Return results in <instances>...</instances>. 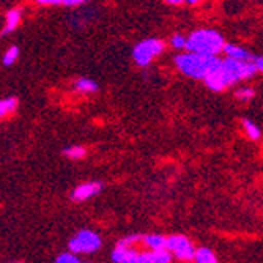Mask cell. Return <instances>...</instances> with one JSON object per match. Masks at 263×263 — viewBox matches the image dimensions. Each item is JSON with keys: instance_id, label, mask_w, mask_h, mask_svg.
Returning <instances> with one entry per match:
<instances>
[{"instance_id": "cell-1", "label": "cell", "mask_w": 263, "mask_h": 263, "mask_svg": "<svg viewBox=\"0 0 263 263\" xmlns=\"http://www.w3.org/2000/svg\"><path fill=\"white\" fill-rule=\"evenodd\" d=\"M255 65L254 62H238L232 59H218V62L214 63V66L208 71V74L205 76V84L210 90L213 91H222L224 88L249 79L251 76L255 74Z\"/></svg>"}, {"instance_id": "cell-2", "label": "cell", "mask_w": 263, "mask_h": 263, "mask_svg": "<svg viewBox=\"0 0 263 263\" xmlns=\"http://www.w3.org/2000/svg\"><path fill=\"white\" fill-rule=\"evenodd\" d=\"M226 41L221 33L210 29H200L189 35L187 38V52H196L206 57H216L221 51H224Z\"/></svg>"}, {"instance_id": "cell-3", "label": "cell", "mask_w": 263, "mask_h": 263, "mask_svg": "<svg viewBox=\"0 0 263 263\" xmlns=\"http://www.w3.org/2000/svg\"><path fill=\"white\" fill-rule=\"evenodd\" d=\"M174 62L184 76H189L193 79H205L208 71L218 62V57H206L196 52H186L177 55Z\"/></svg>"}, {"instance_id": "cell-4", "label": "cell", "mask_w": 263, "mask_h": 263, "mask_svg": "<svg viewBox=\"0 0 263 263\" xmlns=\"http://www.w3.org/2000/svg\"><path fill=\"white\" fill-rule=\"evenodd\" d=\"M101 238L98 233L91 230H81L78 232L68 243V249L71 254H91L97 252L101 248Z\"/></svg>"}, {"instance_id": "cell-5", "label": "cell", "mask_w": 263, "mask_h": 263, "mask_svg": "<svg viewBox=\"0 0 263 263\" xmlns=\"http://www.w3.org/2000/svg\"><path fill=\"white\" fill-rule=\"evenodd\" d=\"M164 51V41L150 38V40H143L140 41L133 51L134 62L137 66H148L153 59H156L161 52Z\"/></svg>"}, {"instance_id": "cell-6", "label": "cell", "mask_w": 263, "mask_h": 263, "mask_svg": "<svg viewBox=\"0 0 263 263\" xmlns=\"http://www.w3.org/2000/svg\"><path fill=\"white\" fill-rule=\"evenodd\" d=\"M165 249L181 261H191V260H194V255H196V248L193 241L183 235H172L167 238Z\"/></svg>"}, {"instance_id": "cell-7", "label": "cell", "mask_w": 263, "mask_h": 263, "mask_svg": "<svg viewBox=\"0 0 263 263\" xmlns=\"http://www.w3.org/2000/svg\"><path fill=\"white\" fill-rule=\"evenodd\" d=\"M101 189H103V184L100 181H87V183H82V184H79L73 191V193H71V200H74V202L88 200L93 196L100 194Z\"/></svg>"}, {"instance_id": "cell-8", "label": "cell", "mask_w": 263, "mask_h": 263, "mask_svg": "<svg viewBox=\"0 0 263 263\" xmlns=\"http://www.w3.org/2000/svg\"><path fill=\"white\" fill-rule=\"evenodd\" d=\"M224 52H226L227 59L238 60V62H254L255 60V57L248 49H245V47L238 46V44H232V43H226Z\"/></svg>"}, {"instance_id": "cell-9", "label": "cell", "mask_w": 263, "mask_h": 263, "mask_svg": "<svg viewBox=\"0 0 263 263\" xmlns=\"http://www.w3.org/2000/svg\"><path fill=\"white\" fill-rule=\"evenodd\" d=\"M139 252L136 248H120L117 246L112 252V261L114 263H136Z\"/></svg>"}, {"instance_id": "cell-10", "label": "cell", "mask_w": 263, "mask_h": 263, "mask_svg": "<svg viewBox=\"0 0 263 263\" xmlns=\"http://www.w3.org/2000/svg\"><path fill=\"white\" fill-rule=\"evenodd\" d=\"M142 245L148 248V251H164L167 248V238L162 235H145L142 240Z\"/></svg>"}, {"instance_id": "cell-11", "label": "cell", "mask_w": 263, "mask_h": 263, "mask_svg": "<svg viewBox=\"0 0 263 263\" xmlns=\"http://www.w3.org/2000/svg\"><path fill=\"white\" fill-rule=\"evenodd\" d=\"M21 17H22V10L21 8L10 10L7 13V17H5V27L2 30V35H8L13 30H16V27L19 26V22H21Z\"/></svg>"}, {"instance_id": "cell-12", "label": "cell", "mask_w": 263, "mask_h": 263, "mask_svg": "<svg viewBox=\"0 0 263 263\" xmlns=\"http://www.w3.org/2000/svg\"><path fill=\"white\" fill-rule=\"evenodd\" d=\"M74 88L79 91V93H84V95H88V93H95L98 91V84L91 81V79H87V78H81L74 82Z\"/></svg>"}, {"instance_id": "cell-13", "label": "cell", "mask_w": 263, "mask_h": 263, "mask_svg": "<svg viewBox=\"0 0 263 263\" xmlns=\"http://www.w3.org/2000/svg\"><path fill=\"white\" fill-rule=\"evenodd\" d=\"M194 261L196 263H218V258H216V255H214V252L211 249L199 248V249H196Z\"/></svg>"}, {"instance_id": "cell-14", "label": "cell", "mask_w": 263, "mask_h": 263, "mask_svg": "<svg viewBox=\"0 0 263 263\" xmlns=\"http://www.w3.org/2000/svg\"><path fill=\"white\" fill-rule=\"evenodd\" d=\"M243 128H245L246 136H248L251 140H258V139H260V136H261L260 128H258L255 123H252L251 120H248V118H245V120H243Z\"/></svg>"}, {"instance_id": "cell-15", "label": "cell", "mask_w": 263, "mask_h": 263, "mask_svg": "<svg viewBox=\"0 0 263 263\" xmlns=\"http://www.w3.org/2000/svg\"><path fill=\"white\" fill-rule=\"evenodd\" d=\"M17 107V100L16 98H7V100H0V118L14 112Z\"/></svg>"}, {"instance_id": "cell-16", "label": "cell", "mask_w": 263, "mask_h": 263, "mask_svg": "<svg viewBox=\"0 0 263 263\" xmlns=\"http://www.w3.org/2000/svg\"><path fill=\"white\" fill-rule=\"evenodd\" d=\"M63 155L69 159H82L87 155V150L84 147L74 145V147H68L63 150Z\"/></svg>"}, {"instance_id": "cell-17", "label": "cell", "mask_w": 263, "mask_h": 263, "mask_svg": "<svg viewBox=\"0 0 263 263\" xmlns=\"http://www.w3.org/2000/svg\"><path fill=\"white\" fill-rule=\"evenodd\" d=\"M142 240H143V236H140V235H131V236L122 238V240L117 243V246H120V248H136V245L142 243Z\"/></svg>"}, {"instance_id": "cell-18", "label": "cell", "mask_w": 263, "mask_h": 263, "mask_svg": "<svg viewBox=\"0 0 263 263\" xmlns=\"http://www.w3.org/2000/svg\"><path fill=\"white\" fill-rule=\"evenodd\" d=\"M254 95H255V91L251 87H241L235 91V97L238 101H249L254 98Z\"/></svg>"}, {"instance_id": "cell-19", "label": "cell", "mask_w": 263, "mask_h": 263, "mask_svg": "<svg viewBox=\"0 0 263 263\" xmlns=\"http://www.w3.org/2000/svg\"><path fill=\"white\" fill-rule=\"evenodd\" d=\"M17 57H19V49H17L16 46H11L10 49L5 52V55H4V65L5 66H11L17 60Z\"/></svg>"}, {"instance_id": "cell-20", "label": "cell", "mask_w": 263, "mask_h": 263, "mask_svg": "<svg viewBox=\"0 0 263 263\" xmlns=\"http://www.w3.org/2000/svg\"><path fill=\"white\" fill-rule=\"evenodd\" d=\"M136 263H158L156 254L153 251H142V252H139Z\"/></svg>"}, {"instance_id": "cell-21", "label": "cell", "mask_w": 263, "mask_h": 263, "mask_svg": "<svg viewBox=\"0 0 263 263\" xmlns=\"http://www.w3.org/2000/svg\"><path fill=\"white\" fill-rule=\"evenodd\" d=\"M54 263H82V261L78 258V255L71 254V252H65V254H60Z\"/></svg>"}, {"instance_id": "cell-22", "label": "cell", "mask_w": 263, "mask_h": 263, "mask_svg": "<svg viewBox=\"0 0 263 263\" xmlns=\"http://www.w3.org/2000/svg\"><path fill=\"white\" fill-rule=\"evenodd\" d=\"M171 43H172V46L175 47V49H186V46H187V38H186L184 35L177 33V35L172 36Z\"/></svg>"}, {"instance_id": "cell-23", "label": "cell", "mask_w": 263, "mask_h": 263, "mask_svg": "<svg viewBox=\"0 0 263 263\" xmlns=\"http://www.w3.org/2000/svg\"><path fill=\"white\" fill-rule=\"evenodd\" d=\"M155 254H156V261H158V263H171V261H172V257H174L167 249H164V251H156Z\"/></svg>"}, {"instance_id": "cell-24", "label": "cell", "mask_w": 263, "mask_h": 263, "mask_svg": "<svg viewBox=\"0 0 263 263\" xmlns=\"http://www.w3.org/2000/svg\"><path fill=\"white\" fill-rule=\"evenodd\" d=\"M254 65H255L257 71H261V73H263V55L261 57H255Z\"/></svg>"}, {"instance_id": "cell-25", "label": "cell", "mask_w": 263, "mask_h": 263, "mask_svg": "<svg viewBox=\"0 0 263 263\" xmlns=\"http://www.w3.org/2000/svg\"><path fill=\"white\" fill-rule=\"evenodd\" d=\"M167 4L169 5H184L186 0H167Z\"/></svg>"}, {"instance_id": "cell-26", "label": "cell", "mask_w": 263, "mask_h": 263, "mask_svg": "<svg viewBox=\"0 0 263 263\" xmlns=\"http://www.w3.org/2000/svg\"><path fill=\"white\" fill-rule=\"evenodd\" d=\"M13 263H21V261H13Z\"/></svg>"}, {"instance_id": "cell-27", "label": "cell", "mask_w": 263, "mask_h": 263, "mask_svg": "<svg viewBox=\"0 0 263 263\" xmlns=\"http://www.w3.org/2000/svg\"><path fill=\"white\" fill-rule=\"evenodd\" d=\"M84 263H87V261H84Z\"/></svg>"}]
</instances>
